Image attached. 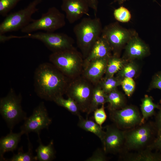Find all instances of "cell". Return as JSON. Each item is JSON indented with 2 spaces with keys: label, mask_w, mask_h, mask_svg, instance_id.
<instances>
[{
  "label": "cell",
  "mask_w": 161,
  "mask_h": 161,
  "mask_svg": "<svg viewBox=\"0 0 161 161\" xmlns=\"http://www.w3.org/2000/svg\"><path fill=\"white\" fill-rule=\"evenodd\" d=\"M158 89L161 91V71L156 73L152 76L148 90Z\"/></svg>",
  "instance_id": "cell-34"
},
{
  "label": "cell",
  "mask_w": 161,
  "mask_h": 161,
  "mask_svg": "<svg viewBox=\"0 0 161 161\" xmlns=\"http://www.w3.org/2000/svg\"><path fill=\"white\" fill-rule=\"evenodd\" d=\"M22 0H0V15L6 17L17 4Z\"/></svg>",
  "instance_id": "cell-31"
},
{
  "label": "cell",
  "mask_w": 161,
  "mask_h": 161,
  "mask_svg": "<svg viewBox=\"0 0 161 161\" xmlns=\"http://www.w3.org/2000/svg\"><path fill=\"white\" fill-rule=\"evenodd\" d=\"M129 0H114V2H117L119 4L121 5Z\"/></svg>",
  "instance_id": "cell-39"
},
{
  "label": "cell",
  "mask_w": 161,
  "mask_h": 161,
  "mask_svg": "<svg viewBox=\"0 0 161 161\" xmlns=\"http://www.w3.org/2000/svg\"><path fill=\"white\" fill-rule=\"evenodd\" d=\"M153 1H156V0H153Z\"/></svg>",
  "instance_id": "cell-40"
},
{
  "label": "cell",
  "mask_w": 161,
  "mask_h": 161,
  "mask_svg": "<svg viewBox=\"0 0 161 161\" xmlns=\"http://www.w3.org/2000/svg\"><path fill=\"white\" fill-rule=\"evenodd\" d=\"M52 122L43 102H41L33 110L32 114L27 117L20 127L21 131L26 135L31 132L40 134L41 130L48 129Z\"/></svg>",
  "instance_id": "cell-12"
},
{
  "label": "cell",
  "mask_w": 161,
  "mask_h": 161,
  "mask_svg": "<svg viewBox=\"0 0 161 161\" xmlns=\"http://www.w3.org/2000/svg\"><path fill=\"white\" fill-rule=\"evenodd\" d=\"M150 53L148 46L135 34L126 45L122 58L127 61L135 60L142 59Z\"/></svg>",
  "instance_id": "cell-16"
},
{
  "label": "cell",
  "mask_w": 161,
  "mask_h": 161,
  "mask_svg": "<svg viewBox=\"0 0 161 161\" xmlns=\"http://www.w3.org/2000/svg\"><path fill=\"white\" fill-rule=\"evenodd\" d=\"M61 7L70 24L74 23L84 15H89L90 7L87 0H62Z\"/></svg>",
  "instance_id": "cell-14"
},
{
  "label": "cell",
  "mask_w": 161,
  "mask_h": 161,
  "mask_svg": "<svg viewBox=\"0 0 161 161\" xmlns=\"http://www.w3.org/2000/svg\"><path fill=\"white\" fill-rule=\"evenodd\" d=\"M24 133L21 131L18 133H10L5 137H2L0 140V160L4 161V154L6 152H13L17 148L21 136Z\"/></svg>",
  "instance_id": "cell-19"
},
{
  "label": "cell",
  "mask_w": 161,
  "mask_h": 161,
  "mask_svg": "<svg viewBox=\"0 0 161 161\" xmlns=\"http://www.w3.org/2000/svg\"><path fill=\"white\" fill-rule=\"evenodd\" d=\"M152 150L161 152V130L151 144L148 147Z\"/></svg>",
  "instance_id": "cell-36"
},
{
  "label": "cell",
  "mask_w": 161,
  "mask_h": 161,
  "mask_svg": "<svg viewBox=\"0 0 161 161\" xmlns=\"http://www.w3.org/2000/svg\"><path fill=\"white\" fill-rule=\"evenodd\" d=\"M157 134L154 122L151 121L145 122L143 124L125 130L123 153L137 151L148 148Z\"/></svg>",
  "instance_id": "cell-4"
},
{
  "label": "cell",
  "mask_w": 161,
  "mask_h": 161,
  "mask_svg": "<svg viewBox=\"0 0 161 161\" xmlns=\"http://www.w3.org/2000/svg\"><path fill=\"white\" fill-rule=\"evenodd\" d=\"M125 130L117 128L114 124L106 126V131L102 142L106 154L123 153L124 151Z\"/></svg>",
  "instance_id": "cell-13"
},
{
  "label": "cell",
  "mask_w": 161,
  "mask_h": 161,
  "mask_svg": "<svg viewBox=\"0 0 161 161\" xmlns=\"http://www.w3.org/2000/svg\"><path fill=\"white\" fill-rule=\"evenodd\" d=\"M65 16L56 7L49 8L45 13L42 14L39 19L33 20L21 29L24 33H32L38 30L46 32H54L64 27L66 24Z\"/></svg>",
  "instance_id": "cell-8"
},
{
  "label": "cell",
  "mask_w": 161,
  "mask_h": 161,
  "mask_svg": "<svg viewBox=\"0 0 161 161\" xmlns=\"http://www.w3.org/2000/svg\"><path fill=\"white\" fill-rule=\"evenodd\" d=\"M109 111L110 120L120 129L128 130L141 124L142 114L135 106L126 105L120 109Z\"/></svg>",
  "instance_id": "cell-11"
},
{
  "label": "cell",
  "mask_w": 161,
  "mask_h": 161,
  "mask_svg": "<svg viewBox=\"0 0 161 161\" xmlns=\"http://www.w3.org/2000/svg\"><path fill=\"white\" fill-rule=\"evenodd\" d=\"M158 109V111L155 114L154 125L157 132V134L161 130V99L160 100Z\"/></svg>",
  "instance_id": "cell-37"
},
{
  "label": "cell",
  "mask_w": 161,
  "mask_h": 161,
  "mask_svg": "<svg viewBox=\"0 0 161 161\" xmlns=\"http://www.w3.org/2000/svg\"><path fill=\"white\" fill-rule=\"evenodd\" d=\"M71 80L51 63H43L35 72V91L41 99L53 101L65 94Z\"/></svg>",
  "instance_id": "cell-1"
},
{
  "label": "cell",
  "mask_w": 161,
  "mask_h": 161,
  "mask_svg": "<svg viewBox=\"0 0 161 161\" xmlns=\"http://www.w3.org/2000/svg\"><path fill=\"white\" fill-rule=\"evenodd\" d=\"M141 101L140 110L142 117L140 124L144 123L149 117L155 115V109L158 107V104L154 102V99L151 96L145 95Z\"/></svg>",
  "instance_id": "cell-22"
},
{
  "label": "cell",
  "mask_w": 161,
  "mask_h": 161,
  "mask_svg": "<svg viewBox=\"0 0 161 161\" xmlns=\"http://www.w3.org/2000/svg\"><path fill=\"white\" fill-rule=\"evenodd\" d=\"M121 86L125 95L130 97L134 92L136 84L133 78H126L122 80Z\"/></svg>",
  "instance_id": "cell-32"
},
{
  "label": "cell",
  "mask_w": 161,
  "mask_h": 161,
  "mask_svg": "<svg viewBox=\"0 0 161 161\" xmlns=\"http://www.w3.org/2000/svg\"><path fill=\"white\" fill-rule=\"evenodd\" d=\"M152 151L147 148L137 151H127L120 154V158L126 161H161L160 152Z\"/></svg>",
  "instance_id": "cell-17"
},
{
  "label": "cell",
  "mask_w": 161,
  "mask_h": 161,
  "mask_svg": "<svg viewBox=\"0 0 161 161\" xmlns=\"http://www.w3.org/2000/svg\"><path fill=\"white\" fill-rule=\"evenodd\" d=\"M103 29L100 19L96 16L84 18L74 27L77 44L84 59L101 35Z\"/></svg>",
  "instance_id": "cell-2"
},
{
  "label": "cell",
  "mask_w": 161,
  "mask_h": 161,
  "mask_svg": "<svg viewBox=\"0 0 161 161\" xmlns=\"http://www.w3.org/2000/svg\"><path fill=\"white\" fill-rule=\"evenodd\" d=\"M128 61L119 56L113 55L108 58L105 77L113 76L122 68Z\"/></svg>",
  "instance_id": "cell-25"
},
{
  "label": "cell",
  "mask_w": 161,
  "mask_h": 161,
  "mask_svg": "<svg viewBox=\"0 0 161 161\" xmlns=\"http://www.w3.org/2000/svg\"><path fill=\"white\" fill-rule=\"evenodd\" d=\"M106 103H108L109 111L120 109L126 105L125 95L117 89L107 94Z\"/></svg>",
  "instance_id": "cell-21"
},
{
  "label": "cell",
  "mask_w": 161,
  "mask_h": 161,
  "mask_svg": "<svg viewBox=\"0 0 161 161\" xmlns=\"http://www.w3.org/2000/svg\"><path fill=\"white\" fill-rule=\"evenodd\" d=\"M109 57L90 61L83 66L81 75L94 85L97 84L105 75Z\"/></svg>",
  "instance_id": "cell-15"
},
{
  "label": "cell",
  "mask_w": 161,
  "mask_h": 161,
  "mask_svg": "<svg viewBox=\"0 0 161 161\" xmlns=\"http://www.w3.org/2000/svg\"><path fill=\"white\" fill-rule=\"evenodd\" d=\"M78 117V126L86 131L95 134L102 142L105 134V131L103 130L102 127L92 120L84 119L81 115Z\"/></svg>",
  "instance_id": "cell-23"
},
{
  "label": "cell",
  "mask_w": 161,
  "mask_h": 161,
  "mask_svg": "<svg viewBox=\"0 0 161 161\" xmlns=\"http://www.w3.org/2000/svg\"><path fill=\"white\" fill-rule=\"evenodd\" d=\"M113 14L115 18L118 21L122 23L128 22L131 18V15L129 11L123 6H120L115 9Z\"/></svg>",
  "instance_id": "cell-30"
},
{
  "label": "cell",
  "mask_w": 161,
  "mask_h": 161,
  "mask_svg": "<svg viewBox=\"0 0 161 161\" xmlns=\"http://www.w3.org/2000/svg\"><path fill=\"white\" fill-rule=\"evenodd\" d=\"M39 145L35 150L36 161H50L55 158V152L54 147L53 141L51 140L47 145H44L41 141L40 134L38 135Z\"/></svg>",
  "instance_id": "cell-20"
},
{
  "label": "cell",
  "mask_w": 161,
  "mask_h": 161,
  "mask_svg": "<svg viewBox=\"0 0 161 161\" xmlns=\"http://www.w3.org/2000/svg\"><path fill=\"white\" fill-rule=\"evenodd\" d=\"M43 0H33L25 8L8 14L0 24V35L21 30L33 20L32 15Z\"/></svg>",
  "instance_id": "cell-6"
},
{
  "label": "cell",
  "mask_w": 161,
  "mask_h": 161,
  "mask_svg": "<svg viewBox=\"0 0 161 161\" xmlns=\"http://www.w3.org/2000/svg\"><path fill=\"white\" fill-rule=\"evenodd\" d=\"M135 34V32L121 27L118 23L114 22L103 29L101 35L109 43L113 55L119 56L123 47L126 46Z\"/></svg>",
  "instance_id": "cell-10"
},
{
  "label": "cell",
  "mask_w": 161,
  "mask_h": 161,
  "mask_svg": "<svg viewBox=\"0 0 161 161\" xmlns=\"http://www.w3.org/2000/svg\"><path fill=\"white\" fill-rule=\"evenodd\" d=\"M104 105H102L100 107L98 108L93 112L94 118L95 122L101 127L107 118Z\"/></svg>",
  "instance_id": "cell-33"
},
{
  "label": "cell",
  "mask_w": 161,
  "mask_h": 161,
  "mask_svg": "<svg viewBox=\"0 0 161 161\" xmlns=\"http://www.w3.org/2000/svg\"><path fill=\"white\" fill-rule=\"evenodd\" d=\"M107 94L98 83L94 85L91 103L88 111L86 113V118H87L88 116L90 114L98 108L100 106L106 103Z\"/></svg>",
  "instance_id": "cell-24"
},
{
  "label": "cell",
  "mask_w": 161,
  "mask_h": 161,
  "mask_svg": "<svg viewBox=\"0 0 161 161\" xmlns=\"http://www.w3.org/2000/svg\"><path fill=\"white\" fill-rule=\"evenodd\" d=\"M122 79L116 76L110 77H103L98 83L106 94L117 89L121 86Z\"/></svg>",
  "instance_id": "cell-27"
},
{
  "label": "cell",
  "mask_w": 161,
  "mask_h": 161,
  "mask_svg": "<svg viewBox=\"0 0 161 161\" xmlns=\"http://www.w3.org/2000/svg\"><path fill=\"white\" fill-rule=\"evenodd\" d=\"M94 85L81 75L71 79L65 94L76 103L80 112L87 113L92 95Z\"/></svg>",
  "instance_id": "cell-9"
},
{
  "label": "cell",
  "mask_w": 161,
  "mask_h": 161,
  "mask_svg": "<svg viewBox=\"0 0 161 161\" xmlns=\"http://www.w3.org/2000/svg\"><path fill=\"white\" fill-rule=\"evenodd\" d=\"M139 66L135 60L128 61L116 76L122 79L126 78H133L138 73Z\"/></svg>",
  "instance_id": "cell-26"
},
{
  "label": "cell",
  "mask_w": 161,
  "mask_h": 161,
  "mask_svg": "<svg viewBox=\"0 0 161 161\" xmlns=\"http://www.w3.org/2000/svg\"><path fill=\"white\" fill-rule=\"evenodd\" d=\"M21 100V94H17L12 88L6 96L0 98V114L10 131H12L16 124L27 117L22 109Z\"/></svg>",
  "instance_id": "cell-5"
},
{
  "label": "cell",
  "mask_w": 161,
  "mask_h": 161,
  "mask_svg": "<svg viewBox=\"0 0 161 161\" xmlns=\"http://www.w3.org/2000/svg\"><path fill=\"white\" fill-rule=\"evenodd\" d=\"M49 59L51 63L60 71L71 80L81 75L84 58L81 52L75 48L52 53Z\"/></svg>",
  "instance_id": "cell-3"
},
{
  "label": "cell",
  "mask_w": 161,
  "mask_h": 161,
  "mask_svg": "<svg viewBox=\"0 0 161 161\" xmlns=\"http://www.w3.org/2000/svg\"><path fill=\"white\" fill-rule=\"evenodd\" d=\"M112 52L109 43L101 35L94 44L88 56L84 59L83 67L93 60L110 57L112 55Z\"/></svg>",
  "instance_id": "cell-18"
},
{
  "label": "cell",
  "mask_w": 161,
  "mask_h": 161,
  "mask_svg": "<svg viewBox=\"0 0 161 161\" xmlns=\"http://www.w3.org/2000/svg\"><path fill=\"white\" fill-rule=\"evenodd\" d=\"M28 136V150L26 152H24L22 147L20 148L18 153L14 154L10 158L6 159L4 161H36L35 156H34L33 153V147Z\"/></svg>",
  "instance_id": "cell-28"
},
{
  "label": "cell",
  "mask_w": 161,
  "mask_h": 161,
  "mask_svg": "<svg viewBox=\"0 0 161 161\" xmlns=\"http://www.w3.org/2000/svg\"><path fill=\"white\" fill-rule=\"evenodd\" d=\"M103 148H98L94 153L92 155L88 158L86 161H106L107 158Z\"/></svg>",
  "instance_id": "cell-35"
},
{
  "label": "cell",
  "mask_w": 161,
  "mask_h": 161,
  "mask_svg": "<svg viewBox=\"0 0 161 161\" xmlns=\"http://www.w3.org/2000/svg\"><path fill=\"white\" fill-rule=\"evenodd\" d=\"M90 8L92 9L94 11L95 16L97 11L98 1L97 0H87Z\"/></svg>",
  "instance_id": "cell-38"
},
{
  "label": "cell",
  "mask_w": 161,
  "mask_h": 161,
  "mask_svg": "<svg viewBox=\"0 0 161 161\" xmlns=\"http://www.w3.org/2000/svg\"><path fill=\"white\" fill-rule=\"evenodd\" d=\"M58 105L67 110L72 114L78 117L80 115V111L75 102L72 98L65 99L63 96L57 97L53 101Z\"/></svg>",
  "instance_id": "cell-29"
},
{
  "label": "cell",
  "mask_w": 161,
  "mask_h": 161,
  "mask_svg": "<svg viewBox=\"0 0 161 161\" xmlns=\"http://www.w3.org/2000/svg\"><path fill=\"white\" fill-rule=\"evenodd\" d=\"M11 38L12 39L30 38L38 40L42 42L52 53L75 48L74 46V39L64 33L39 32L27 33L21 36L12 35Z\"/></svg>",
  "instance_id": "cell-7"
}]
</instances>
